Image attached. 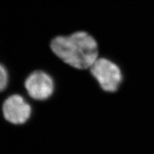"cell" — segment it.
Returning a JSON list of instances; mask_svg holds the SVG:
<instances>
[{
	"label": "cell",
	"mask_w": 154,
	"mask_h": 154,
	"mask_svg": "<svg viewBox=\"0 0 154 154\" xmlns=\"http://www.w3.org/2000/svg\"><path fill=\"white\" fill-rule=\"evenodd\" d=\"M50 47L61 60L78 69L90 68L99 54L95 38L82 31L69 36H58L53 38Z\"/></svg>",
	"instance_id": "obj_1"
},
{
	"label": "cell",
	"mask_w": 154,
	"mask_h": 154,
	"mask_svg": "<svg viewBox=\"0 0 154 154\" xmlns=\"http://www.w3.org/2000/svg\"><path fill=\"white\" fill-rule=\"evenodd\" d=\"M89 69L103 91L115 92L119 89L123 81V74L116 63L106 58H100Z\"/></svg>",
	"instance_id": "obj_2"
},
{
	"label": "cell",
	"mask_w": 154,
	"mask_h": 154,
	"mask_svg": "<svg viewBox=\"0 0 154 154\" xmlns=\"http://www.w3.org/2000/svg\"><path fill=\"white\" fill-rule=\"evenodd\" d=\"M24 86L31 98L44 101L51 97L54 91V82L49 74L43 71H34L29 75Z\"/></svg>",
	"instance_id": "obj_3"
},
{
	"label": "cell",
	"mask_w": 154,
	"mask_h": 154,
	"mask_svg": "<svg viewBox=\"0 0 154 154\" xmlns=\"http://www.w3.org/2000/svg\"><path fill=\"white\" fill-rule=\"evenodd\" d=\"M2 112L5 119L12 124L21 125L29 119L32 107L22 96L14 94L4 102Z\"/></svg>",
	"instance_id": "obj_4"
},
{
	"label": "cell",
	"mask_w": 154,
	"mask_h": 154,
	"mask_svg": "<svg viewBox=\"0 0 154 154\" xmlns=\"http://www.w3.org/2000/svg\"><path fill=\"white\" fill-rule=\"evenodd\" d=\"M9 82V74L5 66L0 63V92L7 88Z\"/></svg>",
	"instance_id": "obj_5"
}]
</instances>
